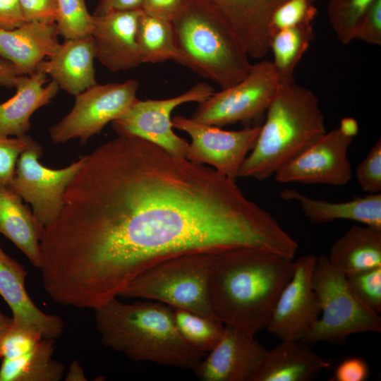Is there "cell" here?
<instances>
[{
  "label": "cell",
  "mask_w": 381,
  "mask_h": 381,
  "mask_svg": "<svg viewBox=\"0 0 381 381\" xmlns=\"http://www.w3.org/2000/svg\"><path fill=\"white\" fill-rule=\"evenodd\" d=\"M42 233V267L68 306L95 310L139 274L193 253H282L289 235L236 181L145 139L118 135L89 155Z\"/></svg>",
  "instance_id": "6da1fadb"
},
{
  "label": "cell",
  "mask_w": 381,
  "mask_h": 381,
  "mask_svg": "<svg viewBox=\"0 0 381 381\" xmlns=\"http://www.w3.org/2000/svg\"><path fill=\"white\" fill-rule=\"evenodd\" d=\"M293 261L256 248L218 253L208 284L214 316L252 335L267 328L277 301L291 278Z\"/></svg>",
  "instance_id": "7a4b0ae2"
},
{
  "label": "cell",
  "mask_w": 381,
  "mask_h": 381,
  "mask_svg": "<svg viewBox=\"0 0 381 381\" xmlns=\"http://www.w3.org/2000/svg\"><path fill=\"white\" fill-rule=\"evenodd\" d=\"M94 310L103 345L131 360L193 370L206 354L184 341L172 308L162 303L114 298Z\"/></svg>",
  "instance_id": "3957f363"
},
{
  "label": "cell",
  "mask_w": 381,
  "mask_h": 381,
  "mask_svg": "<svg viewBox=\"0 0 381 381\" xmlns=\"http://www.w3.org/2000/svg\"><path fill=\"white\" fill-rule=\"evenodd\" d=\"M266 111L265 121L238 178L269 179L327 132L316 95L296 82L280 84Z\"/></svg>",
  "instance_id": "277c9868"
},
{
  "label": "cell",
  "mask_w": 381,
  "mask_h": 381,
  "mask_svg": "<svg viewBox=\"0 0 381 381\" xmlns=\"http://www.w3.org/2000/svg\"><path fill=\"white\" fill-rule=\"evenodd\" d=\"M171 22L176 63L222 89L249 72L250 57L228 24L205 0H187Z\"/></svg>",
  "instance_id": "5b68a950"
},
{
  "label": "cell",
  "mask_w": 381,
  "mask_h": 381,
  "mask_svg": "<svg viewBox=\"0 0 381 381\" xmlns=\"http://www.w3.org/2000/svg\"><path fill=\"white\" fill-rule=\"evenodd\" d=\"M217 254L193 253L163 260L139 274L119 297L155 300L173 308L214 316L208 284Z\"/></svg>",
  "instance_id": "8992f818"
},
{
  "label": "cell",
  "mask_w": 381,
  "mask_h": 381,
  "mask_svg": "<svg viewBox=\"0 0 381 381\" xmlns=\"http://www.w3.org/2000/svg\"><path fill=\"white\" fill-rule=\"evenodd\" d=\"M312 284L320 306V315L303 340L311 343H344L353 334L380 332L381 318L353 294L346 276L334 267L327 256L317 257Z\"/></svg>",
  "instance_id": "52a82bcc"
},
{
  "label": "cell",
  "mask_w": 381,
  "mask_h": 381,
  "mask_svg": "<svg viewBox=\"0 0 381 381\" xmlns=\"http://www.w3.org/2000/svg\"><path fill=\"white\" fill-rule=\"evenodd\" d=\"M279 85L272 61L262 60L241 80L198 103L190 119L217 127L248 121L266 111Z\"/></svg>",
  "instance_id": "ba28073f"
},
{
  "label": "cell",
  "mask_w": 381,
  "mask_h": 381,
  "mask_svg": "<svg viewBox=\"0 0 381 381\" xmlns=\"http://www.w3.org/2000/svg\"><path fill=\"white\" fill-rule=\"evenodd\" d=\"M138 80L94 86L75 95L70 112L49 130L54 143L78 138L81 144L99 133L109 122L122 116L138 99Z\"/></svg>",
  "instance_id": "9c48e42d"
},
{
  "label": "cell",
  "mask_w": 381,
  "mask_h": 381,
  "mask_svg": "<svg viewBox=\"0 0 381 381\" xmlns=\"http://www.w3.org/2000/svg\"><path fill=\"white\" fill-rule=\"evenodd\" d=\"M41 155V146L32 140L17 160L9 187L31 205L37 222L44 229L60 213L64 193L85 156L63 169H54L40 164Z\"/></svg>",
  "instance_id": "30bf717a"
},
{
  "label": "cell",
  "mask_w": 381,
  "mask_h": 381,
  "mask_svg": "<svg viewBox=\"0 0 381 381\" xmlns=\"http://www.w3.org/2000/svg\"><path fill=\"white\" fill-rule=\"evenodd\" d=\"M214 92L208 84L199 83L183 93L164 99H138L111 122L119 135L135 136L157 144L171 154L186 157L189 143L173 131L171 114L181 104L200 103Z\"/></svg>",
  "instance_id": "8fae6325"
},
{
  "label": "cell",
  "mask_w": 381,
  "mask_h": 381,
  "mask_svg": "<svg viewBox=\"0 0 381 381\" xmlns=\"http://www.w3.org/2000/svg\"><path fill=\"white\" fill-rule=\"evenodd\" d=\"M171 122L173 128L186 132L191 138L186 159L207 164L234 181L243 162L253 148L261 127L225 131L181 115L171 118Z\"/></svg>",
  "instance_id": "7c38bea8"
},
{
  "label": "cell",
  "mask_w": 381,
  "mask_h": 381,
  "mask_svg": "<svg viewBox=\"0 0 381 381\" xmlns=\"http://www.w3.org/2000/svg\"><path fill=\"white\" fill-rule=\"evenodd\" d=\"M317 257L293 261L291 278L282 291L267 329L281 340H303L318 320L321 310L312 277Z\"/></svg>",
  "instance_id": "4fadbf2b"
},
{
  "label": "cell",
  "mask_w": 381,
  "mask_h": 381,
  "mask_svg": "<svg viewBox=\"0 0 381 381\" xmlns=\"http://www.w3.org/2000/svg\"><path fill=\"white\" fill-rule=\"evenodd\" d=\"M353 138L338 128L326 132L319 140L274 174L277 182L346 185L352 179L348 150Z\"/></svg>",
  "instance_id": "5bb4252c"
},
{
  "label": "cell",
  "mask_w": 381,
  "mask_h": 381,
  "mask_svg": "<svg viewBox=\"0 0 381 381\" xmlns=\"http://www.w3.org/2000/svg\"><path fill=\"white\" fill-rule=\"evenodd\" d=\"M267 351L255 335L224 325L218 343L193 371L201 381H254Z\"/></svg>",
  "instance_id": "9a60e30c"
},
{
  "label": "cell",
  "mask_w": 381,
  "mask_h": 381,
  "mask_svg": "<svg viewBox=\"0 0 381 381\" xmlns=\"http://www.w3.org/2000/svg\"><path fill=\"white\" fill-rule=\"evenodd\" d=\"M27 271L0 246V296L12 312L13 325L44 338L56 339L64 324L59 315L41 310L32 301L25 288Z\"/></svg>",
  "instance_id": "2e32d148"
},
{
  "label": "cell",
  "mask_w": 381,
  "mask_h": 381,
  "mask_svg": "<svg viewBox=\"0 0 381 381\" xmlns=\"http://www.w3.org/2000/svg\"><path fill=\"white\" fill-rule=\"evenodd\" d=\"M232 30L250 58L263 59L270 51V23L287 0H205Z\"/></svg>",
  "instance_id": "e0dca14e"
},
{
  "label": "cell",
  "mask_w": 381,
  "mask_h": 381,
  "mask_svg": "<svg viewBox=\"0 0 381 381\" xmlns=\"http://www.w3.org/2000/svg\"><path fill=\"white\" fill-rule=\"evenodd\" d=\"M141 13L136 10L94 16L91 36L96 58L109 71H126L141 64L136 42Z\"/></svg>",
  "instance_id": "ac0fdd59"
},
{
  "label": "cell",
  "mask_w": 381,
  "mask_h": 381,
  "mask_svg": "<svg viewBox=\"0 0 381 381\" xmlns=\"http://www.w3.org/2000/svg\"><path fill=\"white\" fill-rule=\"evenodd\" d=\"M54 21H28L13 30L0 28V57L16 68L19 75H30L51 56L60 43Z\"/></svg>",
  "instance_id": "d6986e66"
},
{
  "label": "cell",
  "mask_w": 381,
  "mask_h": 381,
  "mask_svg": "<svg viewBox=\"0 0 381 381\" xmlns=\"http://www.w3.org/2000/svg\"><path fill=\"white\" fill-rule=\"evenodd\" d=\"M95 58V47L91 35L65 40L51 56L39 64L37 70L49 76L60 89L75 96L97 84Z\"/></svg>",
  "instance_id": "ffe728a7"
},
{
  "label": "cell",
  "mask_w": 381,
  "mask_h": 381,
  "mask_svg": "<svg viewBox=\"0 0 381 381\" xmlns=\"http://www.w3.org/2000/svg\"><path fill=\"white\" fill-rule=\"evenodd\" d=\"M47 82L46 73L38 70L16 78V94L0 104V135L17 137L26 134L33 113L49 103L60 89L54 81Z\"/></svg>",
  "instance_id": "44dd1931"
},
{
  "label": "cell",
  "mask_w": 381,
  "mask_h": 381,
  "mask_svg": "<svg viewBox=\"0 0 381 381\" xmlns=\"http://www.w3.org/2000/svg\"><path fill=\"white\" fill-rule=\"evenodd\" d=\"M303 340H282L266 353L254 381H310L329 362Z\"/></svg>",
  "instance_id": "7402d4cb"
},
{
  "label": "cell",
  "mask_w": 381,
  "mask_h": 381,
  "mask_svg": "<svg viewBox=\"0 0 381 381\" xmlns=\"http://www.w3.org/2000/svg\"><path fill=\"white\" fill-rule=\"evenodd\" d=\"M280 198L296 201L305 217L313 224L343 219L381 228V193L368 194L348 201L332 202L315 199L296 190L286 188L280 193Z\"/></svg>",
  "instance_id": "603a6c76"
},
{
  "label": "cell",
  "mask_w": 381,
  "mask_h": 381,
  "mask_svg": "<svg viewBox=\"0 0 381 381\" xmlns=\"http://www.w3.org/2000/svg\"><path fill=\"white\" fill-rule=\"evenodd\" d=\"M42 230L21 197L9 186H0V234L8 238L38 268L41 265Z\"/></svg>",
  "instance_id": "cb8c5ba5"
},
{
  "label": "cell",
  "mask_w": 381,
  "mask_h": 381,
  "mask_svg": "<svg viewBox=\"0 0 381 381\" xmlns=\"http://www.w3.org/2000/svg\"><path fill=\"white\" fill-rule=\"evenodd\" d=\"M327 258L346 276L381 267V228L352 226L333 243Z\"/></svg>",
  "instance_id": "d4e9b609"
},
{
  "label": "cell",
  "mask_w": 381,
  "mask_h": 381,
  "mask_svg": "<svg viewBox=\"0 0 381 381\" xmlns=\"http://www.w3.org/2000/svg\"><path fill=\"white\" fill-rule=\"evenodd\" d=\"M54 339L42 338L31 351L1 359L0 381H59L66 366L53 358Z\"/></svg>",
  "instance_id": "484cf974"
},
{
  "label": "cell",
  "mask_w": 381,
  "mask_h": 381,
  "mask_svg": "<svg viewBox=\"0 0 381 381\" xmlns=\"http://www.w3.org/2000/svg\"><path fill=\"white\" fill-rule=\"evenodd\" d=\"M314 37L312 24L281 30L270 38V51L280 84L295 82L294 72Z\"/></svg>",
  "instance_id": "4316f807"
},
{
  "label": "cell",
  "mask_w": 381,
  "mask_h": 381,
  "mask_svg": "<svg viewBox=\"0 0 381 381\" xmlns=\"http://www.w3.org/2000/svg\"><path fill=\"white\" fill-rule=\"evenodd\" d=\"M136 42L141 64L176 59L171 20L142 11L137 26Z\"/></svg>",
  "instance_id": "83f0119b"
},
{
  "label": "cell",
  "mask_w": 381,
  "mask_h": 381,
  "mask_svg": "<svg viewBox=\"0 0 381 381\" xmlns=\"http://www.w3.org/2000/svg\"><path fill=\"white\" fill-rule=\"evenodd\" d=\"M176 328L189 345L205 353L221 339L224 324L215 316L202 315L187 310L173 308Z\"/></svg>",
  "instance_id": "f1b7e54d"
},
{
  "label": "cell",
  "mask_w": 381,
  "mask_h": 381,
  "mask_svg": "<svg viewBox=\"0 0 381 381\" xmlns=\"http://www.w3.org/2000/svg\"><path fill=\"white\" fill-rule=\"evenodd\" d=\"M374 0H327L328 21L343 44L355 40L358 26Z\"/></svg>",
  "instance_id": "f546056e"
},
{
  "label": "cell",
  "mask_w": 381,
  "mask_h": 381,
  "mask_svg": "<svg viewBox=\"0 0 381 381\" xmlns=\"http://www.w3.org/2000/svg\"><path fill=\"white\" fill-rule=\"evenodd\" d=\"M95 16L85 5V0H56L55 23L59 35L65 40L91 35Z\"/></svg>",
  "instance_id": "4dcf8cb0"
},
{
  "label": "cell",
  "mask_w": 381,
  "mask_h": 381,
  "mask_svg": "<svg viewBox=\"0 0 381 381\" xmlns=\"http://www.w3.org/2000/svg\"><path fill=\"white\" fill-rule=\"evenodd\" d=\"M317 0H287L274 12L270 23V38L288 28L312 24L317 15Z\"/></svg>",
  "instance_id": "1f68e13d"
},
{
  "label": "cell",
  "mask_w": 381,
  "mask_h": 381,
  "mask_svg": "<svg viewBox=\"0 0 381 381\" xmlns=\"http://www.w3.org/2000/svg\"><path fill=\"white\" fill-rule=\"evenodd\" d=\"M356 297L370 310L381 312V267L346 276Z\"/></svg>",
  "instance_id": "d6a6232c"
},
{
  "label": "cell",
  "mask_w": 381,
  "mask_h": 381,
  "mask_svg": "<svg viewBox=\"0 0 381 381\" xmlns=\"http://www.w3.org/2000/svg\"><path fill=\"white\" fill-rule=\"evenodd\" d=\"M42 338L13 324L0 335V358L12 359L26 354L34 349Z\"/></svg>",
  "instance_id": "836d02e7"
},
{
  "label": "cell",
  "mask_w": 381,
  "mask_h": 381,
  "mask_svg": "<svg viewBox=\"0 0 381 381\" xmlns=\"http://www.w3.org/2000/svg\"><path fill=\"white\" fill-rule=\"evenodd\" d=\"M360 187L368 194L381 193V139L370 148L356 169Z\"/></svg>",
  "instance_id": "e575fe53"
},
{
  "label": "cell",
  "mask_w": 381,
  "mask_h": 381,
  "mask_svg": "<svg viewBox=\"0 0 381 381\" xmlns=\"http://www.w3.org/2000/svg\"><path fill=\"white\" fill-rule=\"evenodd\" d=\"M32 140L26 134L17 137L0 135V186L11 185L17 160Z\"/></svg>",
  "instance_id": "d590c367"
},
{
  "label": "cell",
  "mask_w": 381,
  "mask_h": 381,
  "mask_svg": "<svg viewBox=\"0 0 381 381\" xmlns=\"http://www.w3.org/2000/svg\"><path fill=\"white\" fill-rule=\"evenodd\" d=\"M355 40L380 46L381 44V0H374L364 15Z\"/></svg>",
  "instance_id": "8d00e7d4"
},
{
  "label": "cell",
  "mask_w": 381,
  "mask_h": 381,
  "mask_svg": "<svg viewBox=\"0 0 381 381\" xmlns=\"http://www.w3.org/2000/svg\"><path fill=\"white\" fill-rule=\"evenodd\" d=\"M370 375V368L365 359L351 356L343 360L336 368L332 381H365Z\"/></svg>",
  "instance_id": "74e56055"
},
{
  "label": "cell",
  "mask_w": 381,
  "mask_h": 381,
  "mask_svg": "<svg viewBox=\"0 0 381 381\" xmlns=\"http://www.w3.org/2000/svg\"><path fill=\"white\" fill-rule=\"evenodd\" d=\"M19 3L25 22H55L56 0H19Z\"/></svg>",
  "instance_id": "f35d334b"
},
{
  "label": "cell",
  "mask_w": 381,
  "mask_h": 381,
  "mask_svg": "<svg viewBox=\"0 0 381 381\" xmlns=\"http://www.w3.org/2000/svg\"><path fill=\"white\" fill-rule=\"evenodd\" d=\"M187 0H143L142 11L146 13L171 20Z\"/></svg>",
  "instance_id": "ab89813d"
},
{
  "label": "cell",
  "mask_w": 381,
  "mask_h": 381,
  "mask_svg": "<svg viewBox=\"0 0 381 381\" xmlns=\"http://www.w3.org/2000/svg\"><path fill=\"white\" fill-rule=\"evenodd\" d=\"M24 23L19 0H0V28L13 30Z\"/></svg>",
  "instance_id": "60d3db41"
},
{
  "label": "cell",
  "mask_w": 381,
  "mask_h": 381,
  "mask_svg": "<svg viewBox=\"0 0 381 381\" xmlns=\"http://www.w3.org/2000/svg\"><path fill=\"white\" fill-rule=\"evenodd\" d=\"M143 0H97L94 16L116 11L142 10Z\"/></svg>",
  "instance_id": "b9f144b4"
},
{
  "label": "cell",
  "mask_w": 381,
  "mask_h": 381,
  "mask_svg": "<svg viewBox=\"0 0 381 381\" xmlns=\"http://www.w3.org/2000/svg\"><path fill=\"white\" fill-rule=\"evenodd\" d=\"M18 75H20L13 65L0 57V85L13 87Z\"/></svg>",
  "instance_id": "7bdbcfd3"
},
{
  "label": "cell",
  "mask_w": 381,
  "mask_h": 381,
  "mask_svg": "<svg viewBox=\"0 0 381 381\" xmlns=\"http://www.w3.org/2000/svg\"><path fill=\"white\" fill-rule=\"evenodd\" d=\"M66 381H87V379L80 364L77 361H73L68 368L65 376Z\"/></svg>",
  "instance_id": "ee69618b"
},
{
  "label": "cell",
  "mask_w": 381,
  "mask_h": 381,
  "mask_svg": "<svg viewBox=\"0 0 381 381\" xmlns=\"http://www.w3.org/2000/svg\"><path fill=\"white\" fill-rule=\"evenodd\" d=\"M339 128L345 135L353 138L358 133V125L354 119L346 117L341 120Z\"/></svg>",
  "instance_id": "f6af8a7d"
},
{
  "label": "cell",
  "mask_w": 381,
  "mask_h": 381,
  "mask_svg": "<svg viewBox=\"0 0 381 381\" xmlns=\"http://www.w3.org/2000/svg\"><path fill=\"white\" fill-rule=\"evenodd\" d=\"M13 324V318L0 311V335L9 326Z\"/></svg>",
  "instance_id": "bcb514c9"
}]
</instances>
